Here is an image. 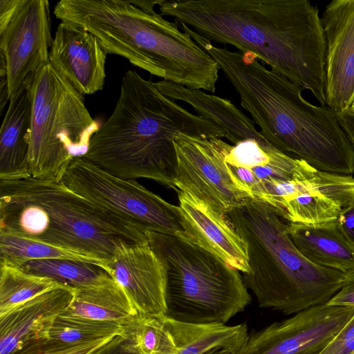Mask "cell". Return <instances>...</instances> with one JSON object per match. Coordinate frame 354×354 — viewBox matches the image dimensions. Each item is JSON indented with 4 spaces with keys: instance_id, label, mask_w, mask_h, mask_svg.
I'll list each match as a JSON object with an SVG mask.
<instances>
[{
    "instance_id": "6da1fadb",
    "label": "cell",
    "mask_w": 354,
    "mask_h": 354,
    "mask_svg": "<svg viewBox=\"0 0 354 354\" xmlns=\"http://www.w3.org/2000/svg\"><path fill=\"white\" fill-rule=\"evenodd\" d=\"M160 14L209 41L251 53L322 106L326 43L308 0H160Z\"/></svg>"
},
{
    "instance_id": "7a4b0ae2",
    "label": "cell",
    "mask_w": 354,
    "mask_h": 354,
    "mask_svg": "<svg viewBox=\"0 0 354 354\" xmlns=\"http://www.w3.org/2000/svg\"><path fill=\"white\" fill-rule=\"evenodd\" d=\"M204 48L239 94L241 106L274 147L297 155L320 171L354 173V146L337 113L326 105L306 101L299 86L266 68L251 53L212 43Z\"/></svg>"
},
{
    "instance_id": "3957f363",
    "label": "cell",
    "mask_w": 354,
    "mask_h": 354,
    "mask_svg": "<svg viewBox=\"0 0 354 354\" xmlns=\"http://www.w3.org/2000/svg\"><path fill=\"white\" fill-rule=\"evenodd\" d=\"M180 133L226 138L214 122L191 113L155 82L128 70L112 113L92 137L84 156L120 178H148L176 190L174 138Z\"/></svg>"
},
{
    "instance_id": "277c9868",
    "label": "cell",
    "mask_w": 354,
    "mask_h": 354,
    "mask_svg": "<svg viewBox=\"0 0 354 354\" xmlns=\"http://www.w3.org/2000/svg\"><path fill=\"white\" fill-rule=\"evenodd\" d=\"M53 13L94 34L108 54L164 80L215 92L217 62L160 13L145 12L129 0H61Z\"/></svg>"
},
{
    "instance_id": "5b68a950",
    "label": "cell",
    "mask_w": 354,
    "mask_h": 354,
    "mask_svg": "<svg viewBox=\"0 0 354 354\" xmlns=\"http://www.w3.org/2000/svg\"><path fill=\"white\" fill-rule=\"evenodd\" d=\"M0 231L109 261L145 232L68 187L61 180H0Z\"/></svg>"
},
{
    "instance_id": "8992f818",
    "label": "cell",
    "mask_w": 354,
    "mask_h": 354,
    "mask_svg": "<svg viewBox=\"0 0 354 354\" xmlns=\"http://www.w3.org/2000/svg\"><path fill=\"white\" fill-rule=\"evenodd\" d=\"M226 216L247 245L250 272L243 277L261 308L295 314L327 303L354 277L308 261L263 201L247 198Z\"/></svg>"
},
{
    "instance_id": "52a82bcc",
    "label": "cell",
    "mask_w": 354,
    "mask_h": 354,
    "mask_svg": "<svg viewBox=\"0 0 354 354\" xmlns=\"http://www.w3.org/2000/svg\"><path fill=\"white\" fill-rule=\"evenodd\" d=\"M166 270L165 317L183 323L225 324L251 301L243 275L201 246L145 231Z\"/></svg>"
},
{
    "instance_id": "ba28073f",
    "label": "cell",
    "mask_w": 354,
    "mask_h": 354,
    "mask_svg": "<svg viewBox=\"0 0 354 354\" xmlns=\"http://www.w3.org/2000/svg\"><path fill=\"white\" fill-rule=\"evenodd\" d=\"M31 91V177L61 180L71 161L86 154L100 127L83 95L50 62L32 75Z\"/></svg>"
},
{
    "instance_id": "9c48e42d",
    "label": "cell",
    "mask_w": 354,
    "mask_h": 354,
    "mask_svg": "<svg viewBox=\"0 0 354 354\" xmlns=\"http://www.w3.org/2000/svg\"><path fill=\"white\" fill-rule=\"evenodd\" d=\"M62 180L73 192L145 232L199 243L179 206L167 202L134 180L109 173L85 156L74 158Z\"/></svg>"
},
{
    "instance_id": "30bf717a",
    "label": "cell",
    "mask_w": 354,
    "mask_h": 354,
    "mask_svg": "<svg viewBox=\"0 0 354 354\" xmlns=\"http://www.w3.org/2000/svg\"><path fill=\"white\" fill-rule=\"evenodd\" d=\"M259 201L286 223L328 222L354 202V178L318 170L299 158L292 178L266 186Z\"/></svg>"
},
{
    "instance_id": "8fae6325",
    "label": "cell",
    "mask_w": 354,
    "mask_h": 354,
    "mask_svg": "<svg viewBox=\"0 0 354 354\" xmlns=\"http://www.w3.org/2000/svg\"><path fill=\"white\" fill-rule=\"evenodd\" d=\"M176 189L187 192L221 216L252 196L231 178L225 158L232 145L222 138L178 134L174 138Z\"/></svg>"
},
{
    "instance_id": "7c38bea8",
    "label": "cell",
    "mask_w": 354,
    "mask_h": 354,
    "mask_svg": "<svg viewBox=\"0 0 354 354\" xmlns=\"http://www.w3.org/2000/svg\"><path fill=\"white\" fill-rule=\"evenodd\" d=\"M354 316V307L312 306L249 333L235 354H319Z\"/></svg>"
},
{
    "instance_id": "4fadbf2b",
    "label": "cell",
    "mask_w": 354,
    "mask_h": 354,
    "mask_svg": "<svg viewBox=\"0 0 354 354\" xmlns=\"http://www.w3.org/2000/svg\"><path fill=\"white\" fill-rule=\"evenodd\" d=\"M50 28L49 2L26 0L0 32V54L6 60L10 98L29 77L49 63L53 41Z\"/></svg>"
},
{
    "instance_id": "5bb4252c",
    "label": "cell",
    "mask_w": 354,
    "mask_h": 354,
    "mask_svg": "<svg viewBox=\"0 0 354 354\" xmlns=\"http://www.w3.org/2000/svg\"><path fill=\"white\" fill-rule=\"evenodd\" d=\"M322 22L326 43V106L335 113L354 103V0H333Z\"/></svg>"
},
{
    "instance_id": "9a60e30c",
    "label": "cell",
    "mask_w": 354,
    "mask_h": 354,
    "mask_svg": "<svg viewBox=\"0 0 354 354\" xmlns=\"http://www.w3.org/2000/svg\"><path fill=\"white\" fill-rule=\"evenodd\" d=\"M106 271L138 314L165 316L166 270L148 241L121 245L109 261Z\"/></svg>"
},
{
    "instance_id": "2e32d148",
    "label": "cell",
    "mask_w": 354,
    "mask_h": 354,
    "mask_svg": "<svg viewBox=\"0 0 354 354\" xmlns=\"http://www.w3.org/2000/svg\"><path fill=\"white\" fill-rule=\"evenodd\" d=\"M107 54L94 34L62 21L53 37L49 62L80 93L93 94L104 86Z\"/></svg>"
},
{
    "instance_id": "e0dca14e",
    "label": "cell",
    "mask_w": 354,
    "mask_h": 354,
    "mask_svg": "<svg viewBox=\"0 0 354 354\" xmlns=\"http://www.w3.org/2000/svg\"><path fill=\"white\" fill-rule=\"evenodd\" d=\"M75 288L61 286L43 293L0 317V354L48 338L55 319L71 303Z\"/></svg>"
},
{
    "instance_id": "ac0fdd59",
    "label": "cell",
    "mask_w": 354,
    "mask_h": 354,
    "mask_svg": "<svg viewBox=\"0 0 354 354\" xmlns=\"http://www.w3.org/2000/svg\"><path fill=\"white\" fill-rule=\"evenodd\" d=\"M185 219L196 232L199 245L243 274L249 273L247 245L227 217L216 213L191 194L175 190Z\"/></svg>"
},
{
    "instance_id": "d6986e66",
    "label": "cell",
    "mask_w": 354,
    "mask_h": 354,
    "mask_svg": "<svg viewBox=\"0 0 354 354\" xmlns=\"http://www.w3.org/2000/svg\"><path fill=\"white\" fill-rule=\"evenodd\" d=\"M32 76L10 98L0 130V180L31 177L29 147L32 113Z\"/></svg>"
},
{
    "instance_id": "ffe728a7",
    "label": "cell",
    "mask_w": 354,
    "mask_h": 354,
    "mask_svg": "<svg viewBox=\"0 0 354 354\" xmlns=\"http://www.w3.org/2000/svg\"><path fill=\"white\" fill-rule=\"evenodd\" d=\"M155 85L169 98L190 104L199 115L214 122L225 131V138L234 145L252 139L264 147L272 145L257 129L252 120L231 101L164 80Z\"/></svg>"
},
{
    "instance_id": "44dd1931",
    "label": "cell",
    "mask_w": 354,
    "mask_h": 354,
    "mask_svg": "<svg viewBox=\"0 0 354 354\" xmlns=\"http://www.w3.org/2000/svg\"><path fill=\"white\" fill-rule=\"evenodd\" d=\"M297 250L315 265L354 274V248L337 220L318 224L286 223Z\"/></svg>"
},
{
    "instance_id": "7402d4cb",
    "label": "cell",
    "mask_w": 354,
    "mask_h": 354,
    "mask_svg": "<svg viewBox=\"0 0 354 354\" xmlns=\"http://www.w3.org/2000/svg\"><path fill=\"white\" fill-rule=\"evenodd\" d=\"M165 324L177 347L176 354H235L249 335L246 324H197L165 316Z\"/></svg>"
},
{
    "instance_id": "603a6c76",
    "label": "cell",
    "mask_w": 354,
    "mask_h": 354,
    "mask_svg": "<svg viewBox=\"0 0 354 354\" xmlns=\"http://www.w3.org/2000/svg\"><path fill=\"white\" fill-rule=\"evenodd\" d=\"M138 313L123 288L109 283L75 288L73 300L60 315L124 325Z\"/></svg>"
},
{
    "instance_id": "cb8c5ba5",
    "label": "cell",
    "mask_w": 354,
    "mask_h": 354,
    "mask_svg": "<svg viewBox=\"0 0 354 354\" xmlns=\"http://www.w3.org/2000/svg\"><path fill=\"white\" fill-rule=\"evenodd\" d=\"M17 268L73 288L98 286L114 281L102 266L72 259L31 260Z\"/></svg>"
},
{
    "instance_id": "d4e9b609",
    "label": "cell",
    "mask_w": 354,
    "mask_h": 354,
    "mask_svg": "<svg viewBox=\"0 0 354 354\" xmlns=\"http://www.w3.org/2000/svg\"><path fill=\"white\" fill-rule=\"evenodd\" d=\"M65 259L95 263L106 270L109 261L0 231V265L18 268L38 259Z\"/></svg>"
},
{
    "instance_id": "484cf974",
    "label": "cell",
    "mask_w": 354,
    "mask_h": 354,
    "mask_svg": "<svg viewBox=\"0 0 354 354\" xmlns=\"http://www.w3.org/2000/svg\"><path fill=\"white\" fill-rule=\"evenodd\" d=\"M61 286H65L15 267L0 265V317L26 301Z\"/></svg>"
},
{
    "instance_id": "4316f807",
    "label": "cell",
    "mask_w": 354,
    "mask_h": 354,
    "mask_svg": "<svg viewBox=\"0 0 354 354\" xmlns=\"http://www.w3.org/2000/svg\"><path fill=\"white\" fill-rule=\"evenodd\" d=\"M164 317L138 314L122 325L121 336L138 354H176L177 347Z\"/></svg>"
},
{
    "instance_id": "83f0119b",
    "label": "cell",
    "mask_w": 354,
    "mask_h": 354,
    "mask_svg": "<svg viewBox=\"0 0 354 354\" xmlns=\"http://www.w3.org/2000/svg\"><path fill=\"white\" fill-rule=\"evenodd\" d=\"M122 325L107 322L59 315L51 326L48 338L70 344L121 335Z\"/></svg>"
},
{
    "instance_id": "f1b7e54d",
    "label": "cell",
    "mask_w": 354,
    "mask_h": 354,
    "mask_svg": "<svg viewBox=\"0 0 354 354\" xmlns=\"http://www.w3.org/2000/svg\"><path fill=\"white\" fill-rule=\"evenodd\" d=\"M114 337L97 339L79 344H70L49 338L41 339L27 344L12 354H91Z\"/></svg>"
},
{
    "instance_id": "f546056e",
    "label": "cell",
    "mask_w": 354,
    "mask_h": 354,
    "mask_svg": "<svg viewBox=\"0 0 354 354\" xmlns=\"http://www.w3.org/2000/svg\"><path fill=\"white\" fill-rule=\"evenodd\" d=\"M353 353L354 316L319 354H353Z\"/></svg>"
},
{
    "instance_id": "4dcf8cb0",
    "label": "cell",
    "mask_w": 354,
    "mask_h": 354,
    "mask_svg": "<svg viewBox=\"0 0 354 354\" xmlns=\"http://www.w3.org/2000/svg\"><path fill=\"white\" fill-rule=\"evenodd\" d=\"M91 354H138L122 336L116 335L110 342Z\"/></svg>"
},
{
    "instance_id": "1f68e13d",
    "label": "cell",
    "mask_w": 354,
    "mask_h": 354,
    "mask_svg": "<svg viewBox=\"0 0 354 354\" xmlns=\"http://www.w3.org/2000/svg\"><path fill=\"white\" fill-rule=\"evenodd\" d=\"M26 0H0V32H2L23 7Z\"/></svg>"
},
{
    "instance_id": "d6a6232c",
    "label": "cell",
    "mask_w": 354,
    "mask_h": 354,
    "mask_svg": "<svg viewBox=\"0 0 354 354\" xmlns=\"http://www.w3.org/2000/svg\"><path fill=\"white\" fill-rule=\"evenodd\" d=\"M326 304L335 306L354 307V277Z\"/></svg>"
},
{
    "instance_id": "836d02e7",
    "label": "cell",
    "mask_w": 354,
    "mask_h": 354,
    "mask_svg": "<svg viewBox=\"0 0 354 354\" xmlns=\"http://www.w3.org/2000/svg\"><path fill=\"white\" fill-rule=\"evenodd\" d=\"M344 234L354 248V202L337 218Z\"/></svg>"
},
{
    "instance_id": "e575fe53",
    "label": "cell",
    "mask_w": 354,
    "mask_h": 354,
    "mask_svg": "<svg viewBox=\"0 0 354 354\" xmlns=\"http://www.w3.org/2000/svg\"><path fill=\"white\" fill-rule=\"evenodd\" d=\"M338 122L354 146V112L350 109L337 113Z\"/></svg>"
},
{
    "instance_id": "d590c367",
    "label": "cell",
    "mask_w": 354,
    "mask_h": 354,
    "mask_svg": "<svg viewBox=\"0 0 354 354\" xmlns=\"http://www.w3.org/2000/svg\"><path fill=\"white\" fill-rule=\"evenodd\" d=\"M129 1L145 12H155L153 10V8L156 4H157V5L158 4L160 0H158V1L129 0Z\"/></svg>"
},
{
    "instance_id": "8d00e7d4",
    "label": "cell",
    "mask_w": 354,
    "mask_h": 354,
    "mask_svg": "<svg viewBox=\"0 0 354 354\" xmlns=\"http://www.w3.org/2000/svg\"><path fill=\"white\" fill-rule=\"evenodd\" d=\"M350 109L354 112V103L353 104Z\"/></svg>"
},
{
    "instance_id": "74e56055",
    "label": "cell",
    "mask_w": 354,
    "mask_h": 354,
    "mask_svg": "<svg viewBox=\"0 0 354 354\" xmlns=\"http://www.w3.org/2000/svg\"><path fill=\"white\" fill-rule=\"evenodd\" d=\"M353 354H354V353Z\"/></svg>"
}]
</instances>
